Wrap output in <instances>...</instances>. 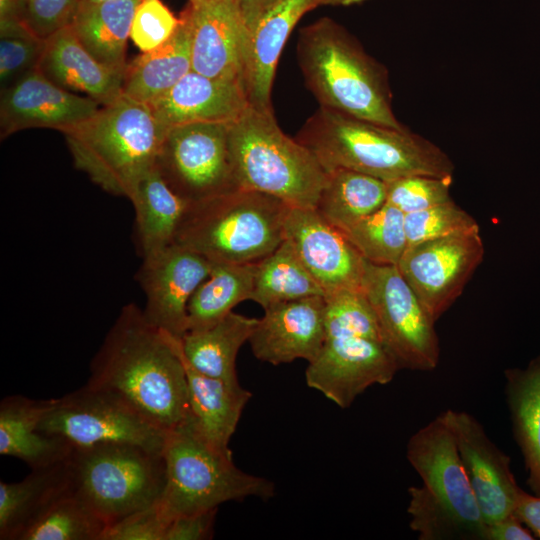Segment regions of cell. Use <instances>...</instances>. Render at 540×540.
Wrapping results in <instances>:
<instances>
[{
  "label": "cell",
  "mask_w": 540,
  "mask_h": 540,
  "mask_svg": "<svg viewBox=\"0 0 540 540\" xmlns=\"http://www.w3.org/2000/svg\"><path fill=\"white\" fill-rule=\"evenodd\" d=\"M296 140L316 157L326 172L343 168L385 182L410 176L453 177L454 164L430 140L319 106Z\"/></svg>",
  "instance_id": "obj_2"
},
{
  "label": "cell",
  "mask_w": 540,
  "mask_h": 540,
  "mask_svg": "<svg viewBox=\"0 0 540 540\" xmlns=\"http://www.w3.org/2000/svg\"><path fill=\"white\" fill-rule=\"evenodd\" d=\"M213 262L173 243L144 258L136 275L145 294L143 313L159 330L181 339L188 331V303L209 276Z\"/></svg>",
  "instance_id": "obj_15"
},
{
  "label": "cell",
  "mask_w": 540,
  "mask_h": 540,
  "mask_svg": "<svg viewBox=\"0 0 540 540\" xmlns=\"http://www.w3.org/2000/svg\"><path fill=\"white\" fill-rule=\"evenodd\" d=\"M325 340L324 296H311L264 309L249 344L258 360L279 365L297 359L312 361Z\"/></svg>",
  "instance_id": "obj_20"
},
{
  "label": "cell",
  "mask_w": 540,
  "mask_h": 540,
  "mask_svg": "<svg viewBox=\"0 0 540 540\" xmlns=\"http://www.w3.org/2000/svg\"><path fill=\"white\" fill-rule=\"evenodd\" d=\"M406 457L423 485L408 489L420 540H483L485 522L454 438L438 415L409 439Z\"/></svg>",
  "instance_id": "obj_4"
},
{
  "label": "cell",
  "mask_w": 540,
  "mask_h": 540,
  "mask_svg": "<svg viewBox=\"0 0 540 540\" xmlns=\"http://www.w3.org/2000/svg\"><path fill=\"white\" fill-rule=\"evenodd\" d=\"M532 531L513 513L486 524L483 540H534Z\"/></svg>",
  "instance_id": "obj_45"
},
{
  "label": "cell",
  "mask_w": 540,
  "mask_h": 540,
  "mask_svg": "<svg viewBox=\"0 0 540 540\" xmlns=\"http://www.w3.org/2000/svg\"><path fill=\"white\" fill-rule=\"evenodd\" d=\"M182 359L188 384L189 418L193 426L213 447L230 451V439L252 393L240 383L205 375L193 368L183 355Z\"/></svg>",
  "instance_id": "obj_25"
},
{
  "label": "cell",
  "mask_w": 540,
  "mask_h": 540,
  "mask_svg": "<svg viewBox=\"0 0 540 540\" xmlns=\"http://www.w3.org/2000/svg\"><path fill=\"white\" fill-rule=\"evenodd\" d=\"M166 131L147 104L122 94L63 134L78 170L107 193L129 199L155 166Z\"/></svg>",
  "instance_id": "obj_5"
},
{
  "label": "cell",
  "mask_w": 540,
  "mask_h": 540,
  "mask_svg": "<svg viewBox=\"0 0 540 540\" xmlns=\"http://www.w3.org/2000/svg\"><path fill=\"white\" fill-rule=\"evenodd\" d=\"M479 227L476 220L452 199L428 209L405 215L408 245Z\"/></svg>",
  "instance_id": "obj_39"
},
{
  "label": "cell",
  "mask_w": 540,
  "mask_h": 540,
  "mask_svg": "<svg viewBox=\"0 0 540 540\" xmlns=\"http://www.w3.org/2000/svg\"><path fill=\"white\" fill-rule=\"evenodd\" d=\"M217 509L173 518L164 540H207L213 538Z\"/></svg>",
  "instance_id": "obj_44"
},
{
  "label": "cell",
  "mask_w": 540,
  "mask_h": 540,
  "mask_svg": "<svg viewBox=\"0 0 540 540\" xmlns=\"http://www.w3.org/2000/svg\"><path fill=\"white\" fill-rule=\"evenodd\" d=\"M72 489L107 525L160 501L166 482L162 452L128 443L74 448Z\"/></svg>",
  "instance_id": "obj_9"
},
{
  "label": "cell",
  "mask_w": 540,
  "mask_h": 540,
  "mask_svg": "<svg viewBox=\"0 0 540 540\" xmlns=\"http://www.w3.org/2000/svg\"><path fill=\"white\" fill-rule=\"evenodd\" d=\"M106 526L71 487L29 524L17 540H101Z\"/></svg>",
  "instance_id": "obj_35"
},
{
  "label": "cell",
  "mask_w": 540,
  "mask_h": 540,
  "mask_svg": "<svg viewBox=\"0 0 540 540\" xmlns=\"http://www.w3.org/2000/svg\"><path fill=\"white\" fill-rule=\"evenodd\" d=\"M81 1L98 2V1H105V0H81Z\"/></svg>",
  "instance_id": "obj_49"
},
{
  "label": "cell",
  "mask_w": 540,
  "mask_h": 540,
  "mask_svg": "<svg viewBox=\"0 0 540 540\" xmlns=\"http://www.w3.org/2000/svg\"><path fill=\"white\" fill-rule=\"evenodd\" d=\"M179 18L177 31L166 43L127 63L123 95L149 105L168 93L191 71L189 30L184 19Z\"/></svg>",
  "instance_id": "obj_28"
},
{
  "label": "cell",
  "mask_w": 540,
  "mask_h": 540,
  "mask_svg": "<svg viewBox=\"0 0 540 540\" xmlns=\"http://www.w3.org/2000/svg\"><path fill=\"white\" fill-rule=\"evenodd\" d=\"M387 182L357 171L327 172L315 210L328 223L345 231L386 203Z\"/></svg>",
  "instance_id": "obj_32"
},
{
  "label": "cell",
  "mask_w": 540,
  "mask_h": 540,
  "mask_svg": "<svg viewBox=\"0 0 540 540\" xmlns=\"http://www.w3.org/2000/svg\"><path fill=\"white\" fill-rule=\"evenodd\" d=\"M140 0L80 1L70 23L84 48L99 62L125 72L127 40Z\"/></svg>",
  "instance_id": "obj_26"
},
{
  "label": "cell",
  "mask_w": 540,
  "mask_h": 540,
  "mask_svg": "<svg viewBox=\"0 0 540 540\" xmlns=\"http://www.w3.org/2000/svg\"><path fill=\"white\" fill-rule=\"evenodd\" d=\"M342 232L374 264L397 265L408 246L405 214L387 202Z\"/></svg>",
  "instance_id": "obj_36"
},
{
  "label": "cell",
  "mask_w": 540,
  "mask_h": 540,
  "mask_svg": "<svg viewBox=\"0 0 540 540\" xmlns=\"http://www.w3.org/2000/svg\"><path fill=\"white\" fill-rule=\"evenodd\" d=\"M277 1L278 0H238L241 15L249 33L261 16Z\"/></svg>",
  "instance_id": "obj_47"
},
{
  "label": "cell",
  "mask_w": 540,
  "mask_h": 540,
  "mask_svg": "<svg viewBox=\"0 0 540 540\" xmlns=\"http://www.w3.org/2000/svg\"><path fill=\"white\" fill-rule=\"evenodd\" d=\"M505 378L513 434L528 471L527 483L540 496V355L525 368L505 370Z\"/></svg>",
  "instance_id": "obj_31"
},
{
  "label": "cell",
  "mask_w": 540,
  "mask_h": 540,
  "mask_svg": "<svg viewBox=\"0 0 540 540\" xmlns=\"http://www.w3.org/2000/svg\"><path fill=\"white\" fill-rule=\"evenodd\" d=\"M180 16L189 30L191 70L244 83L249 31L238 0L188 2Z\"/></svg>",
  "instance_id": "obj_17"
},
{
  "label": "cell",
  "mask_w": 540,
  "mask_h": 540,
  "mask_svg": "<svg viewBox=\"0 0 540 540\" xmlns=\"http://www.w3.org/2000/svg\"><path fill=\"white\" fill-rule=\"evenodd\" d=\"M52 399L10 395L0 403V454L15 457L31 469L67 460L73 450L64 439L48 435L39 424Z\"/></svg>",
  "instance_id": "obj_24"
},
{
  "label": "cell",
  "mask_w": 540,
  "mask_h": 540,
  "mask_svg": "<svg viewBox=\"0 0 540 540\" xmlns=\"http://www.w3.org/2000/svg\"><path fill=\"white\" fill-rule=\"evenodd\" d=\"M319 5V0H278L250 31L244 84L252 107L272 110L273 80L285 43L301 17Z\"/></svg>",
  "instance_id": "obj_22"
},
{
  "label": "cell",
  "mask_w": 540,
  "mask_h": 540,
  "mask_svg": "<svg viewBox=\"0 0 540 540\" xmlns=\"http://www.w3.org/2000/svg\"><path fill=\"white\" fill-rule=\"evenodd\" d=\"M39 427L73 449L128 443L163 452L167 435L118 395L87 383L52 399Z\"/></svg>",
  "instance_id": "obj_10"
},
{
  "label": "cell",
  "mask_w": 540,
  "mask_h": 540,
  "mask_svg": "<svg viewBox=\"0 0 540 540\" xmlns=\"http://www.w3.org/2000/svg\"><path fill=\"white\" fill-rule=\"evenodd\" d=\"M514 514L540 539V496L521 490Z\"/></svg>",
  "instance_id": "obj_46"
},
{
  "label": "cell",
  "mask_w": 540,
  "mask_h": 540,
  "mask_svg": "<svg viewBox=\"0 0 540 540\" xmlns=\"http://www.w3.org/2000/svg\"><path fill=\"white\" fill-rule=\"evenodd\" d=\"M169 523L157 502L107 525L101 540H164Z\"/></svg>",
  "instance_id": "obj_43"
},
{
  "label": "cell",
  "mask_w": 540,
  "mask_h": 540,
  "mask_svg": "<svg viewBox=\"0 0 540 540\" xmlns=\"http://www.w3.org/2000/svg\"><path fill=\"white\" fill-rule=\"evenodd\" d=\"M255 263H213L188 303V331L208 328L251 297ZM187 331V332H188Z\"/></svg>",
  "instance_id": "obj_33"
},
{
  "label": "cell",
  "mask_w": 540,
  "mask_h": 540,
  "mask_svg": "<svg viewBox=\"0 0 540 540\" xmlns=\"http://www.w3.org/2000/svg\"><path fill=\"white\" fill-rule=\"evenodd\" d=\"M87 384L118 395L167 432L190 413L180 339L149 323L134 303L125 305L110 327L91 361Z\"/></svg>",
  "instance_id": "obj_1"
},
{
  "label": "cell",
  "mask_w": 540,
  "mask_h": 540,
  "mask_svg": "<svg viewBox=\"0 0 540 540\" xmlns=\"http://www.w3.org/2000/svg\"><path fill=\"white\" fill-rule=\"evenodd\" d=\"M44 46L20 21L0 25L1 90L38 68Z\"/></svg>",
  "instance_id": "obj_38"
},
{
  "label": "cell",
  "mask_w": 540,
  "mask_h": 540,
  "mask_svg": "<svg viewBox=\"0 0 540 540\" xmlns=\"http://www.w3.org/2000/svg\"><path fill=\"white\" fill-rule=\"evenodd\" d=\"M162 454L166 482L159 504L170 521L218 509L229 501L248 497L267 500L275 493L272 481L239 469L231 450L221 451L208 443L189 416L167 432Z\"/></svg>",
  "instance_id": "obj_8"
},
{
  "label": "cell",
  "mask_w": 540,
  "mask_h": 540,
  "mask_svg": "<svg viewBox=\"0 0 540 540\" xmlns=\"http://www.w3.org/2000/svg\"><path fill=\"white\" fill-rule=\"evenodd\" d=\"M327 337L361 336L383 341L375 313L363 290L324 295Z\"/></svg>",
  "instance_id": "obj_37"
},
{
  "label": "cell",
  "mask_w": 540,
  "mask_h": 540,
  "mask_svg": "<svg viewBox=\"0 0 540 540\" xmlns=\"http://www.w3.org/2000/svg\"><path fill=\"white\" fill-rule=\"evenodd\" d=\"M129 200L142 259L172 245L188 203L169 187L156 164L138 181Z\"/></svg>",
  "instance_id": "obj_29"
},
{
  "label": "cell",
  "mask_w": 540,
  "mask_h": 540,
  "mask_svg": "<svg viewBox=\"0 0 540 540\" xmlns=\"http://www.w3.org/2000/svg\"><path fill=\"white\" fill-rule=\"evenodd\" d=\"M297 59L319 106L395 129L388 72L343 26L323 17L299 31Z\"/></svg>",
  "instance_id": "obj_3"
},
{
  "label": "cell",
  "mask_w": 540,
  "mask_h": 540,
  "mask_svg": "<svg viewBox=\"0 0 540 540\" xmlns=\"http://www.w3.org/2000/svg\"><path fill=\"white\" fill-rule=\"evenodd\" d=\"M290 208L276 197L245 189L188 203L174 243L213 263H256L285 239Z\"/></svg>",
  "instance_id": "obj_7"
},
{
  "label": "cell",
  "mask_w": 540,
  "mask_h": 540,
  "mask_svg": "<svg viewBox=\"0 0 540 540\" xmlns=\"http://www.w3.org/2000/svg\"><path fill=\"white\" fill-rule=\"evenodd\" d=\"M284 233L325 294L362 290L365 259L344 233L314 208L291 207Z\"/></svg>",
  "instance_id": "obj_18"
},
{
  "label": "cell",
  "mask_w": 540,
  "mask_h": 540,
  "mask_svg": "<svg viewBox=\"0 0 540 540\" xmlns=\"http://www.w3.org/2000/svg\"><path fill=\"white\" fill-rule=\"evenodd\" d=\"M249 105L242 81L208 77L191 70L148 106L158 122L168 129L197 122L231 123Z\"/></svg>",
  "instance_id": "obj_21"
},
{
  "label": "cell",
  "mask_w": 540,
  "mask_h": 540,
  "mask_svg": "<svg viewBox=\"0 0 540 540\" xmlns=\"http://www.w3.org/2000/svg\"><path fill=\"white\" fill-rule=\"evenodd\" d=\"M180 18L161 0H140L130 30V39L142 52L152 51L166 43L177 31Z\"/></svg>",
  "instance_id": "obj_41"
},
{
  "label": "cell",
  "mask_w": 540,
  "mask_h": 540,
  "mask_svg": "<svg viewBox=\"0 0 540 540\" xmlns=\"http://www.w3.org/2000/svg\"><path fill=\"white\" fill-rule=\"evenodd\" d=\"M320 5H330V6H351L355 4H360L369 0H319Z\"/></svg>",
  "instance_id": "obj_48"
},
{
  "label": "cell",
  "mask_w": 540,
  "mask_h": 540,
  "mask_svg": "<svg viewBox=\"0 0 540 540\" xmlns=\"http://www.w3.org/2000/svg\"><path fill=\"white\" fill-rule=\"evenodd\" d=\"M362 290L377 318L384 344L399 367L430 371L440 357L434 321L397 265L365 259Z\"/></svg>",
  "instance_id": "obj_11"
},
{
  "label": "cell",
  "mask_w": 540,
  "mask_h": 540,
  "mask_svg": "<svg viewBox=\"0 0 540 540\" xmlns=\"http://www.w3.org/2000/svg\"><path fill=\"white\" fill-rule=\"evenodd\" d=\"M324 295V290L287 239L255 263L250 300L263 309L282 302Z\"/></svg>",
  "instance_id": "obj_34"
},
{
  "label": "cell",
  "mask_w": 540,
  "mask_h": 540,
  "mask_svg": "<svg viewBox=\"0 0 540 540\" xmlns=\"http://www.w3.org/2000/svg\"><path fill=\"white\" fill-rule=\"evenodd\" d=\"M399 364L379 340L361 336L327 337L305 371L308 387L340 408H348L372 385L392 381Z\"/></svg>",
  "instance_id": "obj_14"
},
{
  "label": "cell",
  "mask_w": 540,
  "mask_h": 540,
  "mask_svg": "<svg viewBox=\"0 0 540 540\" xmlns=\"http://www.w3.org/2000/svg\"><path fill=\"white\" fill-rule=\"evenodd\" d=\"M101 105L67 91L35 69L1 90V139L27 128H51L62 133L91 118Z\"/></svg>",
  "instance_id": "obj_19"
},
{
  "label": "cell",
  "mask_w": 540,
  "mask_h": 540,
  "mask_svg": "<svg viewBox=\"0 0 540 540\" xmlns=\"http://www.w3.org/2000/svg\"><path fill=\"white\" fill-rule=\"evenodd\" d=\"M81 0H17L19 21L46 41L70 25Z\"/></svg>",
  "instance_id": "obj_42"
},
{
  "label": "cell",
  "mask_w": 540,
  "mask_h": 540,
  "mask_svg": "<svg viewBox=\"0 0 540 540\" xmlns=\"http://www.w3.org/2000/svg\"><path fill=\"white\" fill-rule=\"evenodd\" d=\"M189 2H199V1H208V0H188Z\"/></svg>",
  "instance_id": "obj_50"
},
{
  "label": "cell",
  "mask_w": 540,
  "mask_h": 540,
  "mask_svg": "<svg viewBox=\"0 0 540 540\" xmlns=\"http://www.w3.org/2000/svg\"><path fill=\"white\" fill-rule=\"evenodd\" d=\"M229 124L197 122L167 129L156 167L187 203L238 189L229 153Z\"/></svg>",
  "instance_id": "obj_12"
},
{
  "label": "cell",
  "mask_w": 540,
  "mask_h": 540,
  "mask_svg": "<svg viewBox=\"0 0 540 540\" xmlns=\"http://www.w3.org/2000/svg\"><path fill=\"white\" fill-rule=\"evenodd\" d=\"M37 69L59 87L76 94L83 93L101 106L122 95L124 72L95 59L70 25L45 41Z\"/></svg>",
  "instance_id": "obj_23"
},
{
  "label": "cell",
  "mask_w": 540,
  "mask_h": 540,
  "mask_svg": "<svg viewBox=\"0 0 540 540\" xmlns=\"http://www.w3.org/2000/svg\"><path fill=\"white\" fill-rule=\"evenodd\" d=\"M228 145L238 189L271 195L291 207L315 208L327 172L310 150L281 130L272 110L249 105L229 124Z\"/></svg>",
  "instance_id": "obj_6"
},
{
  "label": "cell",
  "mask_w": 540,
  "mask_h": 540,
  "mask_svg": "<svg viewBox=\"0 0 540 540\" xmlns=\"http://www.w3.org/2000/svg\"><path fill=\"white\" fill-rule=\"evenodd\" d=\"M257 323V318L232 311L208 328L188 331L180 339L182 355L197 371L237 384L236 358Z\"/></svg>",
  "instance_id": "obj_30"
},
{
  "label": "cell",
  "mask_w": 540,
  "mask_h": 540,
  "mask_svg": "<svg viewBox=\"0 0 540 540\" xmlns=\"http://www.w3.org/2000/svg\"><path fill=\"white\" fill-rule=\"evenodd\" d=\"M453 177L410 175L387 182L386 202L405 215L451 200Z\"/></svg>",
  "instance_id": "obj_40"
},
{
  "label": "cell",
  "mask_w": 540,
  "mask_h": 540,
  "mask_svg": "<svg viewBox=\"0 0 540 540\" xmlns=\"http://www.w3.org/2000/svg\"><path fill=\"white\" fill-rule=\"evenodd\" d=\"M439 416L449 428L485 524L514 513L521 488L510 457L469 413L448 409Z\"/></svg>",
  "instance_id": "obj_16"
},
{
  "label": "cell",
  "mask_w": 540,
  "mask_h": 540,
  "mask_svg": "<svg viewBox=\"0 0 540 540\" xmlns=\"http://www.w3.org/2000/svg\"><path fill=\"white\" fill-rule=\"evenodd\" d=\"M72 487L68 459L32 469L19 482L0 481V539L17 540L57 498Z\"/></svg>",
  "instance_id": "obj_27"
},
{
  "label": "cell",
  "mask_w": 540,
  "mask_h": 540,
  "mask_svg": "<svg viewBox=\"0 0 540 540\" xmlns=\"http://www.w3.org/2000/svg\"><path fill=\"white\" fill-rule=\"evenodd\" d=\"M483 257L476 227L408 245L397 267L435 322L461 295Z\"/></svg>",
  "instance_id": "obj_13"
}]
</instances>
